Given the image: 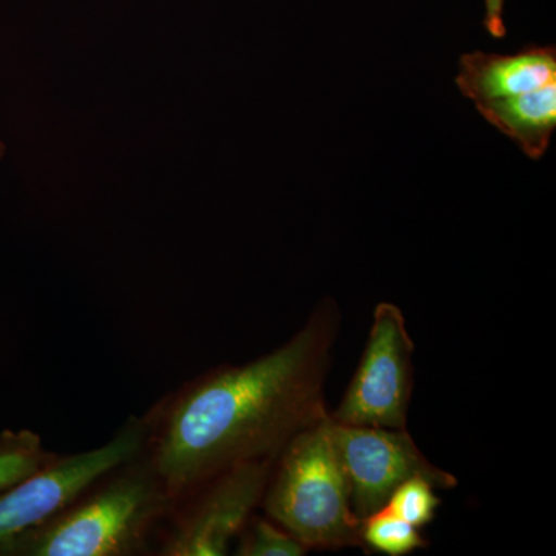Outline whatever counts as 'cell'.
I'll use <instances>...</instances> for the list:
<instances>
[{
	"label": "cell",
	"instance_id": "obj_1",
	"mask_svg": "<svg viewBox=\"0 0 556 556\" xmlns=\"http://www.w3.org/2000/svg\"><path fill=\"white\" fill-rule=\"evenodd\" d=\"M340 321L338 302L321 300L283 345L208 369L146 413L144 450L172 500L226 468L277 457L328 416L325 387Z\"/></svg>",
	"mask_w": 556,
	"mask_h": 556
},
{
	"label": "cell",
	"instance_id": "obj_2",
	"mask_svg": "<svg viewBox=\"0 0 556 556\" xmlns=\"http://www.w3.org/2000/svg\"><path fill=\"white\" fill-rule=\"evenodd\" d=\"M172 503L142 448L94 479L53 517L5 541L0 556L153 555Z\"/></svg>",
	"mask_w": 556,
	"mask_h": 556
},
{
	"label": "cell",
	"instance_id": "obj_3",
	"mask_svg": "<svg viewBox=\"0 0 556 556\" xmlns=\"http://www.w3.org/2000/svg\"><path fill=\"white\" fill-rule=\"evenodd\" d=\"M260 508L308 551L362 547L361 519L351 508L328 416L278 453Z\"/></svg>",
	"mask_w": 556,
	"mask_h": 556
},
{
	"label": "cell",
	"instance_id": "obj_4",
	"mask_svg": "<svg viewBox=\"0 0 556 556\" xmlns=\"http://www.w3.org/2000/svg\"><path fill=\"white\" fill-rule=\"evenodd\" d=\"M276 457L219 471L172 503L156 536V556H225L262 506Z\"/></svg>",
	"mask_w": 556,
	"mask_h": 556
},
{
	"label": "cell",
	"instance_id": "obj_5",
	"mask_svg": "<svg viewBox=\"0 0 556 556\" xmlns=\"http://www.w3.org/2000/svg\"><path fill=\"white\" fill-rule=\"evenodd\" d=\"M413 354L404 313L394 303H379L356 372L329 419L345 426L407 428Z\"/></svg>",
	"mask_w": 556,
	"mask_h": 556
},
{
	"label": "cell",
	"instance_id": "obj_6",
	"mask_svg": "<svg viewBox=\"0 0 556 556\" xmlns=\"http://www.w3.org/2000/svg\"><path fill=\"white\" fill-rule=\"evenodd\" d=\"M148 416H130L100 447L58 455L20 484L0 493V546L67 506L110 468L137 456L148 441Z\"/></svg>",
	"mask_w": 556,
	"mask_h": 556
},
{
	"label": "cell",
	"instance_id": "obj_7",
	"mask_svg": "<svg viewBox=\"0 0 556 556\" xmlns=\"http://www.w3.org/2000/svg\"><path fill=\"white\" fill-rule=\"evenodd\" d=\"M328 428L351 508L361 521L386 506L391 493L409 478H426L438 490L457 486L455 475L430 463L407 428L345 426L329 416Z\"/></svg>",
	"mask_w": 556,
	"mask_h": 556
},
{
	"label": "cell",
	"instance_id": "obj_8",
	"mask_svg": "<svg viewBox=\"0 0 556 556\" xmlns=\"http://www.w3.org/2000/svg\"><path fill=\"white\" fill-rule=\"evenodd\" d=\"M556 83L554 46L527 47L511 54L471 51L460 56L456 86L473 102L504 100Z\"/></svg>",
	"mask_w": 556,
	"mask_h": 556
},
{
	"label": "cell",
	"instance_id": "obj_9",
	"mask_svg": "<svg viewBox=\"0 0 556 556\" xmlns=\"http://www.w3.org/2000/svg\"><path fill=\"white\" fill-rule=\"evenodd\" d=\"M479 115L517 142L529 159L546 155L556 129V83L543 89L475 104Z\"/></svg>",
	"mask_w": 556,
	"mask_h": 556
},
{
	"label": "cell",
	"instance_id": "obj_10",
	"mask_svg": "<svg viewBox=\"0 0 556 556\" xmlns=\"http://www.w3.org/2000/svg\"><path fill=\"white\" fill-rule=\"evenodd\" d=\"M56 453L43 445L42 438L28 428L0 433V493L20 484L49 464Z\"/></svg>",
	"mask_w": 556,
	"mask_h": 556
},
{
	"label": "cell",
	"instance_id": "obj_11",
	"mask_svg": "<svg viewBox=\"0 0 556 556\" xmlns=\"http://www.w3.org/2000/svg\"><path fill=\"white\" fill-rule=\"evenodd\" d=\"M362 548L387 556H407L428 547L417 527L394 515L387 506L361 521Z\"/></svg>",
	"mask_w": 556,
	"mask_h": 556
},
{
	"label": "cell",
	"instance_id": "obj_12",
	"mask_svg": "<svg viewBox=\"0 0 556 556\" xmlns=\"http://www.w3.org/2000/svg\"><path fill=\"white\" fill-rule=\"evenodd\" d=\"M232 551L237 556H303L309 552L287 529L257 511L241 529Z\"/></svg>",
	"mask_w": 556,
	"mask_h": 556
},
{
	"label": "cell",
	"instance_id": "obj_13",
	"mask_svg": "<svg viewBox=\"0 0 556 556\" xmlns=\"http://www.w3.org/2000/svg\"><path fill=\"white\" fill-rule=\"evenodd\" d=\"M437 490L428 479L413 477L391 493L386 506L399 518L422 529L437 518L438 508L441 506Z\"/></svg>",
	"mask_w": 556,
	"mask_h": 556
},
{
	"label": "cell",
	"instance_id": "obj_14",
	"mask_svg": "<svg viewBox=\"0 0 556 556\" xmlns=\"http://www.w3.org/2000/svg\"><path fill=\"white\" fill-rule=\"evenodd\" d=\"M504 2L506 0H485V20L486 31L493 38H504L506 36V24H504Z\"/></svg>",
	"mask_w": 556,
	"mask_h": 556
},
{
	"label": "cell",
	"instance_id": "obj_15",
	"mask_svg": "<svg viewBox=\"0 0 556 556\" xmlns=\"http://www.w3.org/2000/svg\"><path fill=\"white\" fill-rule=\"evenodd\" d=\"M7 148L5 144H3V141H0V161L5 159Z\"/></svg>",
	"mask_w": 556,
	"mask_h": 556
}]
</instances>
